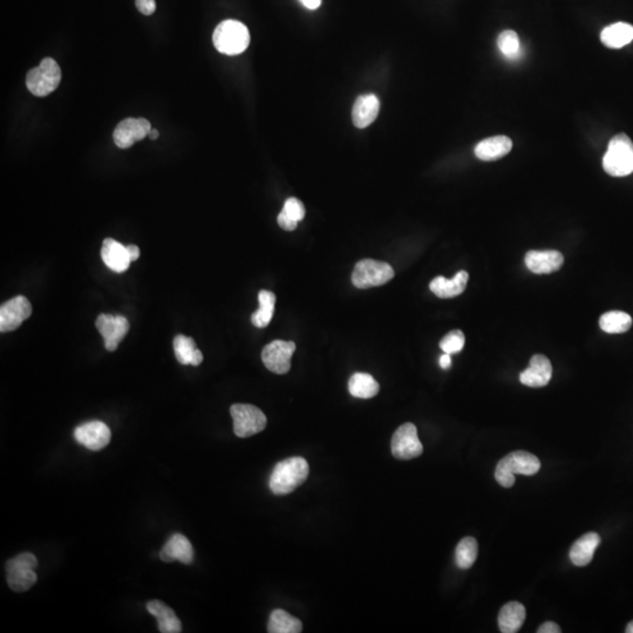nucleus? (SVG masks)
<instances>
[{
  "mask_svg": "<svg viewBox=\"0 0 633 633\" xmlns=\"http://www.w3.org/2000/svg\"><path fill=\"white\" fill-rule=\"evenodd\" d=\"M308 463L303 458H288L276 465L269 480V488L275 495H288L306 481Z\"/></svg>",
  "mask_w": 633,
  "mask_h": 633,
  "instance_id": "obj_1",
  "label": "nucleus"
},
{
  "mask_svg": "<svg viewBox=\"0 0 633 633\" xmlns=\"http://www.w3.org/2000/svg\"><path fill=\"white\" fill-rule=\"evenodd\" d=\"M541 469L537 456L516 450L504 456L495 469V479L504 488H512L515 485V475L533 476Z\"/></svg>",
  "mask_w": 633,
  "mask_h": 633,
  "instance_id": "obj_2",
  "label": "nucleus"
},
{
  "mask_svg": "<svg viewBox=\"0 0 633 633\" xmlns=\"http://www.w3.org/2000/svg\"><path fill=\"white\" fill-rule=\"evenodd\" d=\"M604 171L615 178H624L633 173V142L625 134L613 136L603 158Z\"/></svg>",
  "mask_w": 633,
  "mask_h": 633,
  "instance_id": "obj_3",
  "label": "nucleus"
},
{
  "mask_svg": "<svg viewBox=\"0 0 633 633\" xmlns=\"http://www.w3.org/2000/svg\"><path fill=\"white\" fill-rule=\"evenodd\" d=\"M212 41L218 52L227 55H238L250 45V32L241 21H224L215 28Z\"/></svg>",
  "mask_w": 633,
  "mask_h": 633,
  "instance_id": "obj_4",
  "label": "nucleus"
},
{
  "mask_svg": "<svg viewBox=\"0 0 633 633\" xmlns=\"http://www.w3.org/2000/svg\"><path fill=\"white\" fill-rule=\"evenodd\" d=\"M60 81V67L52 58H45L38 67L32 68L26 75L27 90L39 97L53 93Z\"/></svg>",
  "mask_w": 633,
  "mask_h": 633,
  "instance_id": "obj_5",
  "label": "nucleus"
},
{
  "mask_svg": "<svg viewBox=\"0 0 633 633\" xmlns=\"http://www.w3.org/2000/svg\"><path fill=\"white\" fill-rule=\"evenodd\" d=\"M37 557L33 553H23L6 563V580L11 589L16 593H23L31 589L37 582Z\"/></svg>",
  "mask_w": 633,
  "mask_h": 633,
  "instance_id": "obj_6",
  "label": "nucleus"
},
{
  "mask_svg": "<svg viewBox=\"0 0 633 633\" xmlns=\"http://www.w3.org/2000/svg\"><path fill=\"white\" fill-rule=\"evenodd\" d=\"M394 277V270L389 263L374 261V259H362L355 264L352 272V283L355 288H374L389 283Z\"/></svg>",
  "mask_w": 633,
  "mask_h": 633,
  "instance_id": "obj_7",
  "label": "nucleus"
},
{
  "mask_svg": "<svg viewBox=\"0 0 633 633\" xmlns=\"http://www.w3.org/2000/svg\"><path fill=\"white\" fill-rule=\"evenodd\" d=\"M234 420V432L238 438H250L264 431L268 423L266 416L256 406L234 404L230 407Z\"/></svg>",
  "mask_w": 633,
  "mask_h": 633,
  "instance_id": "obj_8",
  "label": "nucleus"
},
{
  "mask_svg": "<svg viewBox=\"0 0 633 633\" xmlns=\"http://www.w3.org/2000/svg\"><path fill=\"white\" fill-rule=\"evenodd\" d=\"M391 448L396 459L412 460L419 458L423 452V445L418 436L416 425L407 422L400 426L393 435Z\"/></svg>",
  "mask_w": 633,
  "mask_h": 633,
  "instance_id": "obj_9",
  "label": "nucleus"
},
{
  "mask_svg": "<svg viewBox=\"0 0 633 633\" xmlns=\"http://www.w3.org/2000/svg\"><path fill=\"white\" fill-rule=\"evenodd\" d=\"M295 350L293 342L275 340L265 346L261 352V360L269 371L276 374H285L291 369V358Z\"/></svg>",
  "mask_w": 633,
  "mask_h": 633,
  "instance_id": "obj_10",
  "label": "nucleus"
},
{
  "mask_svg": "<svg viewBox=\"0 0 633 633\" xmlns=\"http://www.w3.org/2000/svg\"><path fill=\"white\" fill-rule=\"evenodd\" d=\"M151 131V122L146 119L128 117L126 120L121 121L115 127L113 139L117 147L127 149L139 141L144 140Z\"/></svg>",
  "mask_w": 633,
  "mask_h": 633,
  "instance_id": "obj_11",
  "label": "nucleus"
},
{
  "mask_svg": "<svg viewBox=\"0 0 633 633\" xmlns=\"http://www.w3.org/2000/svg\"><path fill=\"white\" fill-rule=\"evenodd\" d=\"M32 315V305L23 296H18L4 303L0 308V331L17 330Z\"/></svg>",
  "mask_w": 633,
  "mask_h": 633,
  "instance_id": "obj_12",
  "label": "nucleus"
},
{
  "mask_svg": "<svg viewBox=\"0 0 633 633\" xmlns=\"http://www.w3.org/2000/svg\"><path fill=\"white\" fill-rule=\"evenodd\" d=\"M95 326L104 337V347L109 352L117 349L121 340L129 331V323L124 315H100Z\"/></svg>",
  "mask_w": 633,
  "mask_h": 633,
  "instance_id": "obj_13",
  "label": "nucleus"
},
{
  "mask_svg": "<svg viewBox=\"0 0 633 633\" xmlns=\"http://www.w3.org/2000/svg\"><path fill=\"white\" fill-rule=\"evenodd\" d=\"M111 429L104 422L90 421L79 426L74 431L77 443L90 450H100L111 441Z\"/></svg>",
  "mask_w": 633,
  "mask_h": 633,
  "instance_id": "obj_14",
  "label": "nucleus"
},
{
  "mask_svg": "<svg viewBox=\"0 0 633 633\" xmlns=\"http://www.w3.org/2000/svg\"><path fill=\"white\" fill-rule=\"evenodd\" d=\"M526 268L536 275H549L556 272L564 264V257L557 250H531L524 258Z\"/></svg>",
  "mask_w": 633,
  "mask_h": 633,
  "instance_id": "obj_15",
  "label": "nucleus"
},
{
  "mask_svg": "<svg viewBox=\"0 0 633 633\" xmlns=\"http://www.w3.org/2000/svg\"><path fill=\"white\" fill-rule=\"evenodd\" d=\"M553 377V366L546 355H535L530 359V365L519 374V382L528 387H544Z\"/></svg>",
  "mask_w": 633,
  "mask_h": 633,
  "instance_id": "obj_16",
  "label": "nucleus"
},
{
  "mask_svg": "<svg viewBox=\"0 0 633 633\" xmlns=\"http://www.w3.org/2000/svg\"><path fill=\"white\" fill-rule=\"evenodd\" d=\"M160 558L167 563L178 561L183 564H190L194 561V549L190 541L185 535L175 534L164 544L160 551Z\"/></svg>",
  "mask_w": 633,
  "mask_h": 633,
  "instance_id": "obj_17",
  "label": "nucleus"
},
{
  "mask_svg": "<svg viewBox=\"0 0 633 633\" xmlns=\"http://www.w3.org/2000/svg\"><path fill=\"white\" fill-rule=\"evenodd\" d=\"M101 258L112 271L122 274L127 271L131 261L128 255L127 247L121 244L113 238H106L101 249Z\"/></svg>",
  "mask_w": 633,
  "mask_h": 633,
  "instance_id": "obj_18",
  "label": "nucleus"
},
{
  "mask_svg": "<svg viewBox=\"0 0 633 633\" xmlns=\"http://www.w3.org/2000/svg\"><path fill=\"white\" fill-rule=\"evenodd\" d=\"M380 111V101L374 94H365L359 97L352 109V120L355 127H369L374 122Z\"/></svg>",
  "mask_w": 633,
  "mask_h": 633,
  "instance_id": "obj_19",
  "label": "nucleus"
},
{
  "mask_svg": "<svg viewBox=\"0 0 633 633\" xmlns=\"http://www.w3.org/2000/svg\"><path fill=\"white\" fill-rule=\"evenodd\" d=\"M513 148V141L508 136L499 135L481 141L476 144L475 156L482 161H495L509 154Z\"/></svg>",
  "mask_w": 633,
  "mask_h": 633,
  "instance_id": "obj_20",
  "label": "nucleus"
},
{
  "mask_svg": "<svg viewBox=\"0 0 633 633\" xmlns=\"http://www.w3.org/2000/svg\"><path fill=\"white\" fill-rule=\"evenodd\" d=\"M468 279V272L461 270L452 279H447L441 276L435 277L431 281L429 288L439 298H454L466 290Z\"/></svg>",
  "mask_w": 633,
  "mask_h": 633,
  "instance_id": "obj_21",
  "label": "nucleus"
},
{
  "mask_svg": "<svg viewBox=\"0 0 633 633\" xmlns=\"http://www.w3.org/2000/svg\"><path fill=\"white\" fill-rule=\"evenodd\" d=\"M600 544V537L596 533H588L573 543L570 549V560L577 566H585L591 563L597 548Z\"/></svg>",
  "mask_w": 633,
  "mask_h": 633,
  "instance_id": "obj_22",
  "label": "nucleus"
},
{
  "mask_svg": "<svg viewBox=\"0 0 633 633\" xmlns=\"http://www.w3.org/2000/svg\"><path fill=\"white\" fill-rule=\"evenodd\" d=\"M148 612L158 620V630L162 633H178L182 631L181 622L171 607L160 600H151L147 604Z\"/></svg>",
  "mask_w": 633,
  "mask_h": 633,
  "instance_id": "obj_23",
  "label": "nucleus"
},
{
  "mask_svg": "<svg viewBox=\"0 0 633 633\" xmlns=\"http://www.w3.org/2000/svg\"><path fill=\"white\" fill-rule=\"evenodd\" d=\"M526 609L519 602H509L499 613V631L503 633L519 632L526 620Z\"/></svg>",
  "mask_w": 633,
  "mask_h": 633,
  "instance_id": "obj_24",
  "label": "nucleus"
},
{
  "mask_svg": "<svg viewBox=\"0 0 633 633\" xmlns=\"http://www.w3.org/2000/svg\"><path fill=\"white\" fill-rule=\"evenodd\" d=\"M600 40L609 48H622L633 40V26L627 23H615L605 27L600 33Z\"/></svg>",
  "mask_w": 633,
  "mask_h": 633,
  "instance_id": "obj_25",
  "label": "nucleus"
},
{
  "mask_svg": "<svg viewBox=\"0 0 633 633\" xmlns=\"http://www.w3.org/2000/svg\"><path fill=\"white\" fill-rule=\"evenodd\" d=\"M175 357L182 365L198 366L203 362L202 352L196 347V342L190 337L178 335L175 337L174 342Z\"/></svg>",
  "mask_w": 633,
  "mask_h": 633,
  "instance_id": "obj_26",
  "label": "nucleus"
},
{
  "mask_svg": "<svg viewBox=\"0 0 633 633\" xmlns=\"http://www.w3.org/2000/svg\"><path fill=\"white\" fill-rule=\"evenodd\" d=\"M379 389L380 386L377 380L367 373H355L350 378L349 391L355 398H373L378 394Z\"/></svg>",
  "mask_w": 633,
  "mask_h": 633,
  "instance_id": "obj_27",
  "label": "nucleus"
},
{
  "mask_svg": "<svg viewBox=\"0 0 633 633\" xmlns=\"http://www.w3.org/2000/svg\"><path fill=\"white\" fill-rule=\"evenodd\" d=\"M303 624L298 618L291 616L284 610L272 611L268 624L270 633H299L302 632Z\"/></svg>",
  "mask_w": 633,
  "mask_h": 633,
  "instance_id": "obj_28",
  "label": "nucleus"
},
{
  "mask_svg": "<svg viewBox=\"0 0 633 633\" xmlns=\"http://www.w3.org/2000/svg\"><path fill=\"white\" fill-rule=\"evenodd\" d=\"M259 308L251 315V323L256 328H263L271 323L275 313L276 295L274 292L261 290L258 293Z\"/></svg>",
  "mask_w": 633,
  "mask_h": 633,
  "instance_id": "obj_29",
  "label": "nucleus"
},
{
  "mask_svg": "<svg viewBox=\"0 0 633 633\" xmlns=\"http://www.w3.org/2000/svg\"><path fill=\"white\" fill-rule=\"evenodd\" d=\"M600 326L604 332L610 335H618L630 330L632 326V318L625 312L610 311L600 317Z\"/></svg>",
  "mask_w": 633,
  "mask_h": 633,
  "instance_id": "obj_30",
  "label": "nucleus"
},
{
  "mask_svg": "<svg viewBox=\"0 0 633 633\" xmlns=\"http://www.w3.org/2000/svg\"><path fill=\"white\" fill-rule=\"evenodd\" d=\"M479 553L477 541L474 537H465L460 541L455 550L456 566L460 569L467 570L475 563Z\"/></svg>",
  "mask_w": 633,
  "mask_h": 633,
  "instance_id": "obj_31",
  "label": "nucleus"
},
{
  "mask_svg": "<svg viewBox=\"0 0 633 633\" xmlns=\"http://www.w3.org/2000/svg\"><path fill=\"white\" fill-rule=\"evenodd\" d=\"M497 47L508 60H519L523 53L519 36L514 31H503L497 38Z\"/></svg>",
  "mask_w": 633,
  "mask_h": 633,
  "instance_id": "obj_32",
  "label": "nucleus"
},
{
  "mask_svg": "<svg viewBox=\"0 0 633 633\" xmlns=\"http://www.w3.org/2000/svg\"><path fill=\"white\" fill-rule=\"evenodd\" d=\"M465 342H466V337L463 335V332L460 330H454L443 337V340L440 342V349L448 355H455V353L462 351Z\"/></svg>",
  "mask_w": 633,
  "mask_h": 633,
  "instance_id": "obj_33",
  "label": "nucleus"
},
{
  "mask_svg": "<svg viewBox=\"0 0 633 633\" xmlns=\"http://www.w3.org/2000/svg\"><path fill=\"white\" fill-rule=\"evenodd\" d=\"M281 212L296 222L302 221L303 218L305 217L304 205H303L302 202L299 201L298 198H291L286 200L284 203V208H283Z\"/></svg>",
  "mask_w": 633,
  "mask_h": 633,
  "instance_id": "obj_34",
  "label": "nucleus"
},
{
  "mask_svg": "<svg viewBox=\"0 0 633 633\" xmlns=\"http://www.w3.org/2000/svg\"><path fill=\"white\" fill-rule=\"evenodd\" d=\"M135 6L144 16H151L156 11L155 0H135Z\"/></svg>",
  "mask_w": 633,
  "mask_h": 633,
  "instance_id": "obj_35",
  "label": "nucleus"
},
{
  "mask_svg": "<svg viewBox=\"0 0 633 633\" xmlns=\"http://www.w3.org/2000/svg\"><path fill=\"white\" fill-rule=\"evenodd\" d=\"M277 222H278L279 227L286 230V232L295 230L297 228V225H298V222L293 221L291 218L288 217L286 215L283 214L281 211V214L278 215V217H277Z\"/></svg>",
  "mask_w": 633,
  "mask_h": 633,
  "instance_id": "obj_36",
  "label": "nucleus"
},
{
  "mask_svg": "<svg viewBox=\"0 0 633 633\" xmlns=\"http://www.w3.org/2000/svg\"><path fill=\"white\" fill-rule=\"evenodd\" d=\"M562 630H561V627L557 625L556 623H553V622H546V623L543 624L541 627H539V630H537V633H561Z\"/></svg>",
  "mask_w": 633,
  "mask_h": 633,
  "instance_id": "obj_37",
  "label": "nucleus"
},
{
  "mask_svg": "<svg viewBox=\"0 0 633 633\" xmlns=\"http://www.w3.org/2000/svg\"><path fill=\"white\" fill-rule=\"evenodd\" d=\"M127 251L131 261H138L139 257H140V249H139V247H136V245H128Z\"/></svg>",
  "mask_w": 633,
  "mask_h": 633,
  "instance_id": "obj_38",
  "label": "nucleus"
},
{
  "mask_svg": "<svg viewBox=\"0 0 633 633\" xmlns=\"http://www.w3.org/2000/svg\"><path fill=\"white\" fill-rule=\"evenodd\" d=\"M450 355L448 353H445V355H441L440 357L439 364L440 367L443 369H448L450 366H452V358H450Z\"/></svg>",
  "mask_w": 633,
  "mask_h": 633,
  "instance_id": "obj_39",
  "label": "nucleus"
},
{
  "mask_svg": "<svg viewBox=\"0 0 633 633\" xmlns=\"http://www.w3.org/2000/svg\"><path fill=\"white\" fill-rule=\"evenodd\" d=\"M299 1L308 10H317L322 4V0H299Z\"/></svg>",
  "mask_w": 633,
  "mask_h": 633,
  "instance_id": "obj_40",
  "label": "nucleus"
},
{
  "mask_svg": "<svg viewBox=\"0 0 633 633\" xmlns=\"http://www.w3.org/2000/svg\"><path fill=\"white\" fill-rule=\"evenodd\" d=\"M148 136L151 139V140H156L158 138V131L156 129H151V133L148 134Z\"/></svg>",
  "mask_w": 633,
  "mask_h": 633,
  "instance_id": "obj_41",
  "label": "nucleus"
},
{
  "mask_svg": "<svg viewBox=\"0 0 633 633\" xmlns=\"http://www.w3.org/2000/svg\"><path fill=\"white\" fill-rule=\"evenodd\" d=\"M625 631H627V633H633V620L631 623H629V625L627 627V630Z\"/></svg>",
  "mask_w": 633,
  "mask_h": 633,
  "instance_id": "obj_42",
  "label": "nucleus"
}]
</instances>
